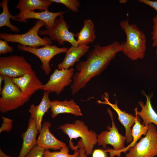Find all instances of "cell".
<instances>
[{
    "instance_id": "1",
    "label": "cell",
    "mask_w": 157,
    "mask_h": 157,
    "mask_svg": "<svg viewBox=\"0 0 157 157\" xmlns=\"http://www.w3.org/2000/svg\"><path fill=\"white\" fill-rule=\"evenodd\" d=\"M124 43L115 41L110 44L101 46L94 45L87 52L86 60L78 61L76 68L77 72L74 74L71 86L72 94L74 95L86 87L94 77L99 75L119 52H122Z\"/></svg>"
},
{
    "instance_id": "2",
    "label": "cell",
    "mask_w": 157,
    "mask_h": 157,
    "mask_svg": "<svg viewBox=\"0 0 157 157\" xmlns=\"http://www.w3.org/2000/svg\"><path fill=\"white\" fill-rule=\"evenodd\" d=\"M57 129L61 130L68 136L69 147L72 150L75 151L79 149L77 145H74L72 140L80 138L78 143L84 148L86 155L93 153L94 147L97 144V135L95 131L89 130L83 121L77 120L73 123H66L60 126Z\"/></svg>"
},
{
    "instance_id": "3",
    "label": "cell",
    "mask_w": 157,
    "mask_h": 157,
    "mask_svg": "<svg viewBox=\"0 0 157 157\" xmlns=\"http://www.w3.org/2000/svg\"><path fill=\"white\" fill-rule=\"evenodd\" d=\"M120 25L126 35L122 52L132 60L143 59L146 48L147 39L144 34L136 24L129 23L128 19L121 22Z\"/></svg>"
},
{
    "instance_id": "4",
    "label": "cell",
    "mask_w": 157,
    "mask_h": 157,
    "mask_svg": "<svg viewBox=\"0 0 157 157\" xmlns=\"http://www.w3.org/2000/svg\"><path fill=\"white\" fill-rule=\"evenodd\" d=\"M4 85L0 92V111L5 113L23 105L29 99L22 94L19 88L13 81L12 78L2 74Z\"/></svg>"
},
{
    "instance_id": "5",
    "label": "cell",
    "mask_w": 157,
    "mask_h": 157,
    "mask_svg": "<svg viewBox=\"0 0 157 157\" xmlns=\"http://www.w3.org/2000/svg\"><path fill=\"white\" fill-rule=\"evenodd\" d=\"M43 22L37 20L34 25L26 33L21 34H11L1 33L0 38L8 42H17L25 46L38 48L40 46L52 44L49 38L40 37L38 35L39 29L45 25Z\"/></svg>"
},
{
    "instance_id": "6",
    "label": "cell",
    "mask_w": 157,
    "mask_h": 157,
    "mask_svg": "<svg viewBox=\"0 0 157 157\" xmlns=\"http://www.w3.org/2000/svg\"><path fill=\"white\" fill-rule=\"evenodd\" d=\"M125 157H154L157 156V130L155 125H148L147 133L140 141L129 149Z\"/></svg>"
},
{
    "instance_id": "7",
    "label": "cell",
    "mask_w": 157,
    "mask_h": 157,
    "mask_svg": "<svg viewBox=\"0 0 157 157\" xmlns=\"http://www.w3.org/2000/svg\"><path fill=\"white\" fill-rule=\"evenodd\" d=\"M63 14L56 18L53 26L50 28L44 30H39L38 34L41 35L49 36L52 40L56 41L58 43L63 45L65 42L70 43L72 46H77L75 39L76 34L69 30V26L66 22Z\"/></svg>"
},
{
    "instance_id": "8",
    "label": "cell",
    "mask_w": 157,
    "mask_h": 157,
    "mask_svg": "<svg viewBox=\"0 0 157 157\" xmlns=\"http://www.w3.org/2000/svg\"><path fill=\"white\" fill-rule=\"evenodd\" d=\"M32 69L31 65L23 56L15 55L0 58V74L17 78L23 76Z\"/></svg>"
},
{
    "instance_id": "9",
    "label": "cell",
    "mask_w": 157,
    "mask_h": 157,
    "mask_svg": "<svg viewBox=\"0 0 157 157\" xmlns=\"http://www.w3.org/2000/svg\"><path fill=\"white\" fill-rule=\"evenodd\" d=\"M17 47L20 50L30 52L38 57L42 63L41 68L46 75L51 71L49 63L51 59L58 54L65 53L68 49L66 47H59L56 45L50 44L40 48H33L19 44Z\"/></svg>"
},
{
    "instance_id": "10",
    "label": "cell",
    "mask_w": 157,
    "mask_h": 157,
    "mask_svg": "<svg viewBox=\"0 0 157 157\" xmlns=\"http://www.w3.org/2000/svg\"><path fill=\"white\" fill-rule=\"evenodd\" d=\"M112 122V126H107L108 130L101 132L97 136V144L99 146H102L105 149L108 144L111 145L113 150L120 151L125 148L124 143L126 140L125 136L120 133L116 127L113 120V114L111 110L108 109Z\"/></svg>"
},
{
    "instance_id": "11",
    "label": "cell",
    "mask_w": 157,
    "mask_h": 157,
    "mask_svg": "<svg viewBox=\"0 0 157 157\" xmlns=\"http://www.w3.org/2000/svg\"><path fill=\"white\" fill-rule=\"evenodd\" d=\"M74 71L72 67L60 70L56 69L48 81L43 85L42 90L50 93L55 92L59 95L65 87L72 83Z\"/></svg>"
},
{
    "instance_id": "12",
    "label": "cell",
    "mask_w": 157,
    "mask_h": 157,
    "mask_svg": "<svg viewBox=\"0 0 157 157\" xmlns=\"http://www.w3.org/2000/svg\"><path fill=\"white\" fill-rule=\"evenodd\" d=\"M12 79L19 88L22 94L28 99L37 90H42L44 85L33 69L22 76L12 78Z\"/></svg>"
},
{
    "instance_id": "13",
    "label": "cell",
    "mask_w": 157,
    "mask_h": 157,
    "mask_svg": "<svg viewBox=\"0 0 157 157\" xmlns=\"http://www.w3.org/2000/svg\"><path fill=\"white\" fill-rule=\"evenodd\" d=\"M104 101L99 100L97 102L99 104H104L110 106L117 113L118 119L124 126L125 129V136L126 138V142L127 143H131L133 141L132 136L131 127L134 124L136 118L131 114L127 113L125 110H122L118 107L116 101L115 104L110 103L109 100V95L107 92H105L102 96Z\"/></svg>"
},
{
    "instance_id": "14",
    "label": "cell",
    "mask_w": 157,
    "mask_h": 157,
    "mask_svg": "<svg viewBox=\"0 0 157 157\" xmlns=\"http://www.w3.org/2000/svg\"><path fill=\"white\" fill-rule=\"evenodd\" d=\"M51 126L49 121L44 122L37 140L36 145L45 150H60L61 148L66 146L65 143L57 139L51 133L50 130Z\"/></svg>"
},
{
    "instance_id": "15",
    "label": "cell",
    "mask_w": 157,
    "mask_h": 157,
    "mask_svg": "<svg viewBox=\"0 0 157 157\" xmlns=\"http://www.w3.org/2000/svg\"><path fill=\"white\" fill-rule=\"evenodd\" d=\"M65 11L51 12L49 11H44L41 12L34 11H26L19 13L16 15L18 19V21L25 22L26 19H35L42 21L45 24L46 29L51 28L53 25L55 20L58 17L63 14Z\"/></svg>"
},
{
    "instance_id": "16",
    "label": "cell",
    "mask_w": 157,
    "mask_h": 157,
    "mask_svg": "<svg viewBox=\"0 0 157 157\" xmlns=\"http://www.w3.org/2000/svg\"><path fill=\"white\" fill-rule=\"evenodd\" d=\"M26 130L21 135L22 144L21 150L17 157H24L36 145V137L39 131L35 120L30 117L28 122Z\"/></svg>"
},
{
    "instance_id": "17",
    "label": "cell",
    "mask_w": 157,
    "mask_h": 157,
    "mask_svg": "<svg viewBox=\"0 0 157 157\" xmlns=\"http://www.w3.org/2000/svg\"><path fill=\"white\" fill-rule=\"evenodd\" d=\"M50 109L52 118L62 113L70 114L76 116L83 115L80 108L73 99L64 101L54 100L51 101Z\"/></svg>"
},
{
    "instance_id": "18",
    "label": "cell",
    "mask_w": 157,
    "mask_h": 157,
    "mask_svg": "<svg viewBox=\"0 0 157 157\" xmlns=\"http://www.w3.org/2000/svg\"><path fill=\"white\" fill-rule=\"evenodd\" d=\"M146 98L145 104L143 102L139 101V105L141 108L140 111H138V108L135 109V111L142 119V124L147 126L150 124H153L157 127V113L153 108L151 105V99L153 96L152 94H147L144 92H142Z\"/></svg>"
},
{
    "instance_id": "19",
    "label": "cell",
    "mask_w": 157,
    "mask_h": 157,
    "mask_svg": "<svg viewBox=\"0 0 157 157\" xmlns=\"http://www.w3.org/2000/svg\"><path fill=\"white\" fill-rule=\"evenodd\" d=\"M49 92L44 91L39 104L37 106L31 104L29 109L30 117L35 120L39 132L42 128L43 117L51 106L52 101L49 98Z\"/></svg>"
},
{
    "instance_id": "20",
    "label": "cell",
    "mask_w": 157,
    "mask_h": 157,
    "mask_svg": "<svg viewBox=\"0 0 157 157\" xmlns=\"http://www.w3.org/2000/svg\"><path fill=\"white\" fill-rule=\"evenodd\" d=\"M89 48L88 45L71 46L65 52V56L63 61L58 65V69H69L73 66L88 51Z\"/></svg>"
},
{
    "instance_id": "21",
    "label": "cell",
    "mask_w": 157,
    "mask_h": 157,
    "mask_svg": "<svg viewBox=\"0 0 157 157\" xmlns=\"http://www.w3.org/2000/svg\"><path fill=\"white\" fill-rule=\"evenodd\" d=\"M135 113L136 118L134 124L132 129L133 141L127 147L120 151H115L113 149L108 148L107 152L109 154V157H114L115 156L121 157V154L122 152L126 153L130 148L133 147L135 144L142 135H145L147 133L148 129V125L145 126L142 124L140 123L141 119L139 116L135 112Z\"/></svg>"
},
{
    "instance_id": "22",
    "label": "cell",
    "mask_w": 157,
    "mask_h": 157,
    "mask_svg": "<svg viewBox=\"0 0 157 157\" xmlns=\"http://www.w3.org/2000/svg\"><path fill=\"white\" fill-rule=\"evenodd\" d=\"M83 23L82 28L76 34L78 46L88 45L92 43L96 37L93 22L90 19H87L83 21Z\"/></svg>"
},
{
    "instance_id": "23",
    "label": "cell",
    "mask_w": 157,
    "mask_h": 157,
    "mask_svg": "<svg viewBox=\"0 0 157 157\" xmlns=\"http://www.w3.org/2000/svg\"><path fill=\"white\" fill-rule=\"evenodd\" d=\"M52 3L49 0H20L16 7L19 9V13L36 9L49 11V7Z\"/></svg>"
},
{
    "instance_id": "24",
    "label": "cell",
    "mask_w": 157,
    "mask_h": 157,
    "mask_svg": "<svg viewBox=\"0 0 157 157\" xmlns=\"http://www.w3.org/2000/svg\"><path fill=\"white\" fill-rule=\"evenodd\" d=\"M8 0H3L0 3V6L2 8L3 11L0 15V27L7 26L11 30L16 33L20 32V30L17 26L11 23L10 19L15 21H18L16 16L10 13L8 8Z\"/></svg>"
},
{
    "instance_id": "25",
    "label": "cell",
    "mask_w": 157,
    "mask_h": 157,
    "mask_svg": "<svg viewBox=\"0 0 157 157\" xmlns=\"http://www.w3.org/2000/svg\"><path fill=\"white\" fill-rule=\"evenodd\" d=\"M69 151L66 146L61 148L58 151L51 152L49 149L45 150L42 157H79V150L74 151L72 154L69 153Z\"/></svg>"
},
{
    "instance_id": "26",
    "label": "cell",
    "mask_w": 157,
    "mask_h": 157,
    "mask_svg": "<svg viewBox=\"0 0 157 157\" xmlns=\"http://www.w3.org/2000/svg\"><path fill=\"white\" fill-rule=\"evenodd\" d=\"M50 1L58 3H61L73 12L77 13L80 3L77 0H49Z\"/></svg>"
},
{
    "instance_id": "27",
    "label": "cell",
    "mask_w": 157,
    "mask_h": 157,
    "mask_svg": "<svg viewBox=\"0 0 157 157\" xmlns=\"http://www.w3.org/2000/svg\"><path fill=\"white\" fill-rule=\"evenodd\" d=\"M1 118L3 123L0 128V133L3 131L10 132L13 128V120L3 116H1Z\"/></svg>"
},
{
    "instance_id": "28",
    "label": "cell",
    "mask_w": 157,
    "mask_h": 157,
    "mask_svg": "<svg viewBox=\"0 0 157 157\" xmlns=\"http://www.w3.org/2000/svg\"><path fill=\"white\" fill-rule=\"evenodd\" d=\"M45 150L44 148L36 145L24 157H42Z\"/></svg>"
},
{
    "instance_id": "29",
    "label": "cell",
    "mask_w": 157,
    "mask_h": 157,
    "mask_svg": "<svg viewBox=\"0 0 157 157\" xmlns=\"http://www.w3.org/2000/svg\"><path fill=\"white\" fill-rule=\"evenodd\" d=\"M152 21L153 25L151 33L152 46L156 47L157 46V15L154 17Z\"/></svg>"
},
{
    "instance_id": "30",
    "label": "cell",
    "mask_w": 157,
    "mask_h": 157,
    "mask_svg": "<svg viewBox=\"0 0 157 157\" xmlns=\"http://www.w3.org/2000/svg\"><path fill=\"white\" fill-rule=\"evenodd\" d=\"M7 42L1 39L0 40V54H4L7 53H11L14 50L13 48L9 46Z\"/></svg>"
},
{
    "instance_id": "31",
    "label": "cell",
    "mask_w": 157,
    "mask_h": 157,
    "mask_svg": "<svg viewBox=\"0 0 157 157\" xmlns=\"http://www.w3.org/2000/svg\"><path fill=\"white\" fill-rule=\"evenodd\" d=\"M140 3L147 5L154 9L157 12V1L150 0H139Z\"/></svg>"
},
{
    "instance_id": "32",
    "label": "cell",
    "mask_w": 157,
    "mask_h": 157,
    "mask_svg": "<svg viewBox=\"0 0 157 157\" xmlns=\"http://www.w3.org/2000/svg\"><path fill=\"white\" fill-rule=\"evenodd\" d=\"M106 152L101 149H96L92 153V157H106Z\"/></svg>"
},
{
    "instance_id": "33",
    "label": "cell",
    "mask_w": 157,
    "mask_h": 157,
    "mask_svg": "<svg viewBox=\"0 0 157 157\" xmlns=\"http://www.w3.org/2000/svg\"><path fill=\"white\" fill-rule=\"evenodd\" d=\"M79 156V157H87V156L85 153V151L84 148L81 146H78Z\"/></svg>"
},
{
    "instance_id": "34",
    "label": "cell",
    "mask_w": 157,
    "mask_h": 157,
    "mask_svg": "<svg viewBox=\"0 0 157 157\" xmlns=\"http://www.w3.org/2000/svg\"><path fill=\"white\" fill-rule=\"evenodd\" d=\"M0 157H15L8 155L0 149Z\"/></svg>"
},
{
    "instance_id": "35",
    "label": "cell",
    "mask_w": 157,
    "mask_h": 157,
    "mask_svg": "<svg viewBox=\"0 0 157 157\" xmlns=\"http://www.w3.org/2000/svg\"><path fill=\"white\" fill-rule=\"evenodd\" d=\"M3 81V76L1 75H0V92L1 91L2 89V81Z\"/></svg>"
},
{
    "instance_id": "36",
    "label": "cell",
    "mask_w": 157,
    "mask_h": 157,
    "mask_svg": "<svg viewBox=\"0 0 157 157\" xmlns=\"http://www.w3.org/2000/svg\"><path fill=\"white\" fill-rule=\"evenodd\" d=\"M127 1L126 0H120L119 1V2L120 4H125Z\"/></svg>"
},
{
    "instance_id": "37",
    "label": "cell",
    "mask_w": 157,
    "mask_h": 157,
    "mask_svg": "<svg viewBox=\"0 0 157 157\" xmlns=\"http://www.w3.org/2000/svg\"><path fill=\"white\" fill-rule=\"evenodd\" d=\"M156 47V58L157 60V46Z\"/></svg>"
}]
</instances>
